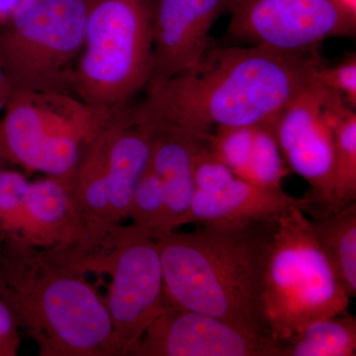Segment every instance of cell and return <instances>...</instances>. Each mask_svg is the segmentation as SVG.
<instances>
[{
	"label": "cell",
	"mask_w": 356,
	"mask_h": 356,
	"mask_svg": "<svg viewBox=\"0 0 356 356\" xmlns=\"http://www.w3.org/2000/svg\"><path fill=\"white\" fill-rule=\"evenodd\" d=\"M305 198L289 195L283 189H268L232 175L216 188L195 189L184 225L236 224L273 219L292 206L303 210Z\"/></svg>",
	"instance_id": "cell-15"
},
{
	"label": "cell",
	"mask_w": 356,
	"mask_h": 356,
	"mask_svg": "<svg viewBox=\"0 0 356 356\" xmlns=\"http://www.w3.org/2000/svg\"><path fill=\"white\" fill-rule=\"evenodd\" d=\"M22 0H0V24L6 22Z\"/></svg>",
	"instance_id": "cell-27"
},
{
	"label": "cell",
	"mask_w": 356,
	"mask_h": 356,
	"mask_svg": "<svg viewBox=\"0 0 356 356\" xmlns=\"http://www.w3.org/2000/svg\"><path fill=\"white\" fill-rule=\"evenodd\" d=\"M233 0H154L149 83L194 67L212 47L211 30ZM147 83V84H149Z\"/></svg>",
	"instance_id": "cell-13"
},
{
	"label": "cell",
	"mask_w": 356,
	"mask_h": 356,
	"mask_svg": "<svg viewBox=\"0 0 356 356\" xmlns=\"http://www.w3.org/2000/svg\"><path fill=\"white\" fill-rule=\"evenodd\" d=\"M278 217L203 224L191 233L172 231L161 236L156 242L166 302L271 337L262 305V281Z\"/></svg>",
	"instance_id": "cell-2"
},
{
	"label": "cell",
	"mask_w": 356,
	"mask_h": 356,
	"mask_svg": "<svg viewBox=\"0 0 356 356\" xmlns=\"http://www.w3.org/2000/svg\"><path fill=\"white\" fill-rule=\"evenodd\" d=\"M273 124L255 126L254 149L243 180L264 188L281 189L290 170L274 135Z\"/></svg>",
	"instance_id": "cell-20"
},
{
	"label": "cell",
	"mask_w": 356,
	"mask_h": 356,
	"mask_svg": "<svg viewBox=\"0 0 356 356\" xmlns=\"http://www.w3.org/2000/svg\"><path fill=\"white\" fill-rule=\"evenodd\" d=\"M35 247H83L86 234L70 184L48 177L30 182L24 202L6 234Z\"/></svg>",
	"instance_id": "cell-14"
},
{
	"label": "cell",
	"mask_w": 356,
	"mask_h": 356,
	"mask_svg": "<svg viewBox=\"0 0 356 356\" xmlns=\"http://www.w3.org/2000/svg\"><path fill=\"white\" fill-rule=\"evenodd\" d=\"M341 95L315 81L283 110L273 124L290 172L309 184L307 205L332 207L334 135L332 114Z\"/></svg>",
	"instance_id": "cell-11"
},
{
	"label": "cell",
	"mask_w": 356,
	"mask_h": 356,
	"mask_svg": "<svg viewBox=\"0 0 356 356\" xmlns=\"http://www.w3.org/2000/svg\"><path fill=\"white\" fill-rule=\"evenodd\" d=\"M316 77L321 83L341 96L351 107L356 105V56L350 57L334 67L327 65L318 70Z\"/></svg>",
	"instance_id": "cell-24"
},
{
	"label": "cell",
	"mask_w": 356,
	"mask_h": 356,
	"mask_svg": "<svg viewBox=\"0 0 356 356\" xmlns=\"http://www.w3.org/2000/svg\"><path fill=\"white\" fill-rule=\"evenodd\" d=\"M255 126L217 128L206 145L236 177L245 179L254 149Z\"/></svg>",
	"instance_id": "cell-22"
},
{
	"label": "cell",
	"mask_w": 356,
	"mask_h": 356,
	"mask_svg": "<svg viewBox=\"0 0 356 356\" xmlns=\"http://www.w3.org/2000/svg\"><path fill=\"white\" fill-rule=\"evenodd\" d=\"M19 348V325L0 295V356H16Z\"/></svg>",
	"instance_id": "cell-25"
},
{
	"label": "cell",
	"mask_w": 356,
	"mask_h": 356,
	"mask_svg": "<svg viewBox=\"0 0 356 356\" xmlns=\"http://www.w3.org/2000/svg\"><path fill=\"white\" fill-rule=\"evenodd\" d=\"M350 298L300 206L278 217L262 281V305L270 336L284 341L312 321L346 313Z\"/></svg>",
	"instance_id": "cell-4"
},
{
	"label": "cell",
	"mask_w": 356,
	"mask_h": 356,
	"mask_svg": "<svg viewBox=\"0 0 356 356\" xmlns=\"http://www.w3.org/2000/svg\"><path fill=\"white\" fill-rule=\"evenodd\" d=\"M334 135L332 207L356 202V114L339 100L332 114Z\"/></svg>",
	"instance_id": "cell-19"
},
{
	"label": "cell",
	"mask_w": 356,
	"mask_h": 356,
	"mask_svg": "<svg viewBox=\"0 0 356 356\" xmlns=\"http://www.w3.org/2000/svg\"><path fill=\"white\" fill-rule=\"evenodd\" d=\"M229 13L231 41L292 55L356 33V13L341 0H233Z\"/></svg>",
	"instance_id": "cell-10"
},
{
	"label": "cell",
	"mask_w": 356,
	"mask_h": 356,
	"mask_svg": "<svg viewBox=\"0 0 356 356\" xmlns=\"http://www.w3.org/2000/svg\"><path fill=\"white\" fill-rule=\"evenodd\" d=\"M88 264V273L110 277L105 305L121 356L132 355L166 305L158 242L132 225H120Z\"/></svg>",
	"instance_id": "cell-9"
},
{
	"label": "cell",
	"mask_w": 356,
	"mask_h": 356,
	"mask_svg": "<svg viewBox=\"0 0 356 356\" xmlns=\"http://www.w3.org/2000/svg\"><path fill=\"white\" fill-rule=\"evenodd\" d=\"M132 356H281V343L273 337L166 302L165 310L149 325Z\"/></svg>",
	"instance_id": "cell-12"
},
{
	"label": "cell",
	"mask_w": 356,
	"mask_h": 356,
	"mask_svg": "<svg viewBox=\"0 0 356 356\" xmlns=\"http://www.w3.org/2000/svg\"><path fill=\"white\" fill-rule=\"evenodd\" d=\"M325 65L318 51L292 55L262 47H211L191 69L147 84L137 107L154 128L207 140L217 128L273 123Z\"/></svg>",
	"instance_id": "cell-1"
},
{
	"label": "cell",
	"mask_w": 356,
	"mask_h": 356,
	"mask_svg": "<svg viewBox=\"0 0 356 356\" xmlns=\"http://www.w3.org/2000/svg\"><path fill=\"white\" fill-rule=\"evenodd\" d=\"M341 2L348 7V8H350V10L355 11L356 13V1L355 0H341Z\"/></svg>",
	"instance_id": "cell-28"
},
{
	"label": "cell",
	"mask_w": 356,
	"mask_h": 356,
	"mask_svg": "<svg viewBox=\"0 0 356 356\" xmlns=\"http://www.w3.org/2000/svg\"><path fill=\"white\" fill-rule=\"evenodd\" d=\"M13 93V83L0 60V114L6 109L7 103L10 100Z\"/></svg>",
	"instance_id": "cell-26"
},
{
	"label": "cell",
	"mask_w": 356,
	"mask_h": 356,
	"mask_svg": "<svg viewBox=\"0 0 356 356\" xmlns=\"http://www.w3.org/2000/svg\"><path fill=\"white\" fill-rule=\"evenodd\" d=\"M129 219L132 226L154 240L165 235V204L158 178L147 165L131 203Z\"/></svg>",
	"instance_id": "cell-21"
},
{
	"label": "cell",
	"mask_w": 356,
	"mask_h": 356,
	"mask_svg": "<svg viewBox=\"0 0 356 356\" xmlns=\"http://www.w3.org/2000/svg\"><path fill=\"white\" fill-rule=\"evenodd\" d=\"M1 236L0 295L40 356H121L104 297L54 248Z\"/></svg>",
	"instance_id": "cell-3"
},
{
	"label": "cell",
	"mask_w": 356,
	"mask_h": 356,
	"mask_svg": "<svg viewBox=\"0 0 356 356\" xmlns=\"http://www.w3.org/2000/svg\"><path fill=\"white\" fill-rule=\"evenodd\" d=\"M83 50L72 91L96 108L131 104L149 83L154 0H86Z\"/></svg>",
	"instance_id": "cell-5"
},
{
	"label": "cell",
	"mask_w": 356,
	"mask_h": 356,
	"mask_svg": "<svg viewBox=\"0 0 356 356\" xmlns=\"http://www.w3.org/2000/svg\"><path fill=\"white\" fill-rule=\"evenodd\" d=\"M114 111L67 91H14L0 119V156L72 184L86 147Z\"/></svg>",
	"instance_id": "cell-6"
},
{
	"label": "cell",
	"mask_w": 356,
	"mask_h": 356,
	"mask_svg": "<svg viewBox=\"0 0 356 356\" xmlns=\"http://www.w3.org/2000/svg\"><path fill=\"white\" fill-rule=\"evenodd\" d=\"M205 143L193 134L153 127L147 165L158 178L165 200V235L184 225L195 192L194 159Z\"/></svg>",
	"instance_id": "cell-16"
},
{
	"label": "cell",
	"mask_w": 356,
	"mask_h": 356,
	"mask_svg": "<svg viewBox=\"0 0 356 356\" xmlns=\"http://www.w3.org/2000/svg\"><path fill=\"white\" fill-rule=\"evenodd\" d=\"M30 182L23 173L0 170V234L7 233L13 226Z\"/></svg>",
	"instance_id": "cell-23"
},
{
	"label": "cell",
	"mask_w": 356,
	"mask_h": 356,
	"mask_svg": "<svg viewBox=\"0 0 356 356\" xmlns=\"http://www.w3.org/2000/svg\"><path fill=\"white\" fill-rule=\"evenodd\" d=\"M86 0H22L0 24V60L14 91L72 92Z\"/></svg>",
	"instance_id": "cell-8"
},
{
	"label": "cell",
	"mask_w": 356,
	"mask_h": 356,
	"mask_svg": "<svg viewBox=\"0 0 356 356\" xmlns=\"http://www.w3.org/2000/svg\"><path fill=\"white\" fill-rule=\"evenodd\" d=\"M280 343L281 356H355V316L346 312L312 321Z\"/></svg>",
	"instance_id": "cell-18"
},
{
	"label": "cell",
	"mask_w": 356,
	"mask_h": 356,
	"mask_svg": "<svg viewBox=\"0 0 356 356\" xmlns=\"http://www.w3.org/2000/svg\"><path fill=\"white\" fill-rule=\"evenodd\" d=\"M314 235L350 298L356 297V202L343 207L305 205Z\"/></svg>",
	"instance_id": "cell-17"
},
{
	"label": "cell",
	"mask_w": 356,
	"mask_h": 356,
	"mask_svg": "<svg viewBox=\"0 0 356 356\" xmlns=\"http://www.w3.org/2000/svg\"><path fill=\"white\" fill-rule=\"evenodd\" d=\"M153 127L132 103L115 110L81 156L70 184L84 234L97 248L129 219L134 192L151 154Z\"/></svg>",
	"instance_id": "cell-7"
}]
</instances>
